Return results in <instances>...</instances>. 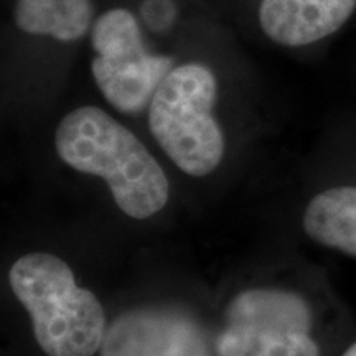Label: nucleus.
I'll return each mask as SVG.
<instances>
[{"label": "nucleus", "mask_w": 356, "mask_h": 356, "mask_svg": "<svg viewBox=\"0 0 356 356\" xmlns=\"http://www.w3.org/2000/svg\"><path fill=\"white\" fill-rule=\"evenodd\" d=\"M101 356H207L188 320L159 312H131L106 330Z\"/></svg>", "instance_id": "nucleus-5"}, {"label": "nucleus", "mask_w": 356, "mask_h": 356, "mask_svg": "<svg viewBox=\"0 0 356 356\" xmlns=\"http://www.w3.org/2000/svg\"><path fill=\"white\" fill-rule=\"evenodd\" d=\"M91 63L95 81L113 108L136 114L150 104L173 70L172 58L147 51L137 19L126 8L104 12L92 26Z\"/></svg>", "instance_id": "nucleus-4"}, {"label": "nucleus", "mask_w": 356, "mask_h": 356, "mask_svg": "<svg viewBox=\"0 0 356 356\" xmlns=\"http://www.w3.org/2000/svg\"><path fill=\"white\" fill-rule=\"evenodd\" d=\"M218 356H320L312 333L270 332L228 323L216 341Z\"/></svg>", "instance_id": "nucleus-10"}, {"label": "nucleus", "mask_w": 356, "mask_h": 356, "mask_svg": "<svg viewBox=\"0 0 356 356\" xmlns=\"http://www.w3.org/2000/svg\"><path fill=\"white\" fill-rule=\"evenodd\" d=\"M356 0H262L259 24L267 38L282 47H305L340 30Z\"/></svg>", "instance_id": "nucleus-6"}, {"label": "nucleus", "mask_w": 356, "mask_h": 356, "mask_svg": "<svg viewBox=\"0 0 356 356\" xmlns=\"http://www.w3.org/2000/svg\"><path fill=\"white\" fill-rule=\"evenodd\" d=\"M229 323H243L261 330L312 333L314 312L299 292L284 289H251L229 304Z\"/></svg>", "instance_id": "nucleus-7"}, {"label": "nucleus", "mask_w": 356, "mask_h": 356, "mask_svg": "<svg viewBox=\"0 0 356 356\" xmlns=\"http://www.w3.org/2000/svg\"><path fill=\"white\" fill-rule=\"evenodd\" d=\"M8 282L32 318L33 335L47 356H92L106 335L101 302L79 287L73 270L50 252H30L13 262Z\"/></svg>", "instance_id": "nucleus-2"}, {"label": "nucleus", "mask_w": 356, "mask_h": 356, "mask_svg": "<svg viewBox=\"0 0 356 356\" xmlns=\"http://www.w3.org/2000/svg\"><path fill=\"white\" fill-rule=\"evenodd\" d=\"M60 159L74 170L101 177L115 204L134 220H147L165 207L168 178L149 149L121 122L96 106L71 111L56 127Z\"/></svg>", "instance_id": "nucleus-1"}, {"label": "nucleus", "mask_w": 356, "mask_h": 356, "mask_svg": "<svg viewBox=\"0 0 356 356\" xmlns=\"http://www.w3.org/2000/svg\"><path fill=\"white\" fill-rule=\"evenodd\" d=\"M92 20L91 0H17L15 24L22 32L74 42Z\"/></svg>", "instance_id": "nucleus-9"}, {"label": "nucleus", "mask_w": 356, "mask_h": 356, "mask_svg": "<svg viewBox=\"0 0 356 356\" xmlns=\"http://www.w3.org/2000/svg\"><path fill=\"white\" fill-rule=\"evenodd\" d=\"M216 91L208 66L185 63L167 74L149 104L154 139L186 175H210L225 155V136L213 118Z\"/></svg>", "instance_id": "nucleus-3"}, {"label": "nucleus", "mask_w": 356, "mask_h": 356, "mask_svg": "<svg viewBox=\"0 0 356 356\" xmlns=\"http://www.w3.org/2000/svg\"><path fill=\"white\" fill-rule=\"evenodd\" d=\"M302 228L320 246L356 257V185L332 186L314 195Z\"/></svg>", "instance_id": "nucleus-8"}, {"label": "nucleus", "mask_w": 356, "mask_h": 356, "mask_svg": "<svg viewBox=\"0 0 356 356\" xmlns=\"http://www.w3.org/2000/svg\"><path fill=\"white\" fill-rule=\"evenodd\" d=\"M341 356H356V341H353V343L343 351V355Z\"/></svg>", "instance_id": "nucleus-11"}]
</instances>
